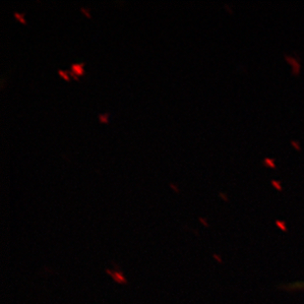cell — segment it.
<instances>
[{
	"label": "cell",
	"instance_id": "cell-1",
	"mask_svg": "<svg viewBox=\"0 0 304 304\" xmlns=\"http://www.w3.org/2000/svg\"><path fill=\"white\" fill-rule=\"evenodd\" d=\"M71 70L80 77L84 74V63H74L71 65Z\"/></svg>",
	"mask_w": 304,
	"mask_h": 304
},
{
	"label": "cell",
	"instance_id": "cell-2",
	"mask_svg": "<svg viewBox=\"0 0 304 304\" xmlns=\"http://www.w3.org/2000/svg\"><path fill=\"white\" fill-rule=\"evenodd\" d=\"M58 74H59L63 79H65V80H67V81L70 80V75H69V73H68V71L58 69Z\"/></svg>",
	"mask_w": 304,
	"mask_h": 304
},
{
	"label": "cell",
	"instance_id": "cell-3",
	"mask_svg": "<svg viewBox=\"0 0 304 304\" xmlns=\"http://www.w3.org/2000/svg\"><path fill=\"white\" fill-rule=\"evenodd\" d=\"M108 116H109L108 113H101V114L99 115V121L103 122V123H106V122L108 121Z\"/></svg>",
	"mask_w": 304,
	"mask_h": 304
},
{
	"label": "cell",
	"instance_id": "cell-4",
	"mask_svg": "<svg viewBox=\"0 0 304 304\" xmlns=\"http://www.w3.org/2000/svg\"><path fill=\"white\" fill-rule=\"evenodd\" d=\"M14 16L16 18H17L18 20H19L21 23H24V24H26V20H25V17H24V14L23 13H19V12H15L14 13Z\"/></svg>",
	"mask_w": 304,
	"mask_h": 304
},
{
	"label": "cell",
	"instance_id": "cell-5",
	"mask_svg": "<svg viewBox=\"0 0 304 304\" xmlns=\"http://www.w3.org/2000/svg\"><path fill=\"white\" fill-rule=\"evenodd\" d=\"M68 73H69L70 77H72V78H73V79H75V80H79V76H78V75H77L76 73H74V72L72 71L71 69H70V70H68Z\"/></svg>",
	"mask_w": 304,
	"mask_h": 304
},
{
	"label": "cell",
	"instance_id": "cell-6",
	"mask_svg": "<svg viewBox=\"0 0 304 304\" xmlns=\"http://www.w3.org/2000/svg\"><path fill=\"white\" fill-rule=\"evenodd\" d=\"M81 9V11H82V12H83L84 13V14H85V15H87L88 16V17H91V15H90V10H89V8H86V7H81L80 8Z\"/></svg>",
	"mask_w": 304,
	"mask_h": 304
},
{
	"label": "cell",
	"instance_id": "cell-7",
	"mask_svg": "<svg viewBox=\"0 0 304 304\" xmlns=\"http://www.w3.org/2000/svg\"><path fill=\"white\" fill-rule=\"evenodd\" d=\"M169 185H170V187H171V188H173V189H174V190H175V191H176V192H177V191H178L177 187H176V186H175V185H174V184H172V183H171V182H170V183H169Z\"/></svg>",
	"mask_w": 304,
	"mask_h": 304
}]
</instances>
